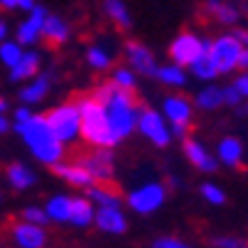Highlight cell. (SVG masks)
I'll return each mask as SVG.
<instances>
[{
	"label": "cell",
	"mask_w": 248,
	"mask_h": 248,
	"mask_svg": "<svg viewBox=\"0 0 248 248\" xmlns=\"http://www.w3.org/2000/svg\"><path fill=\"white\" fill-rule=\"evenodd\" d=\"M164 201H167V184L161 181H147L127 194V206L139 216L156 214Z\"/></svg>",
	"instance_id": "52a82bcc"
},
{
	"label": "cell",
	"mask_w": 248,
	"mask_h": 248,
	"mask_svg": "<svg viewBox=\"0 0 248 248\" xmlns=\"http://www.w3.org/2000/svg\"><path fill=\"white\" fill-rule=\"evenodd\" d=\"M52 90V75L50 72H37L32 79H28L23 87L17 92V99L20 105H28V107H35L40 105Z\"/></svg>",
	"instance_id": "2e32d148"
},
{
	"label": "cell",
	"mask_w": 248,
	"mask_h": 248,
	"mask_svg": "<svg viewBox=\"0 0 248 248\" xmlns=\"http://www.w3.org/2000/svg\"><path fill=\"white\" fill-rule=\"evenodd\" d=\"M5 179H8L13 191H28V189H32V186L37 184L35 169H30L28 164H23V161L8 164V167H5Z\"/></svg>",
	"instance_id": "ffe728a7"
},
{
	"label": "cell",
	"mask_w": 248,
	"mask_h": 248,
	"mask_svg": "<svg viewBox=\"0 0 248 248\" xmlns=\"http://www.w3.org/2000/svg\"><path fill=\"white\" fill-rule=\"evenodd\" d=\"M221 90H223V107H241L243 105V97L233 85H226Z\"/></svg>",
	"instance_id": "8d00e7d4"
},
{
	"label": "cell",
	"mask_w": 248,
	"mask_h": 248,
	"mask_svg": "<svg viewBox=\"0 0 248 248\" xmlns=\"http://www.w3.org/2000/svg\"><path fill=\"white\" fill-rule=\"evenodd\" d=\"M70 206H72V196L67 194H55L45 201V214L50 223H67L70 221Z\"/></svg>",
	"instance_id": "d4e9b609"
},
{
	"label": "cell",
	"mask_w": 248,
	"mask_h": 248,
	"mask_svg": "<svg viewBox=\"0 0 248 248\" xmlns=\"http://www.w3.org/2000/svg\"><path fill=\"white\" fill-rule=\"evenodd\" d=\"M87 199L97 209H122V201H124L112 184H99V181H94L87 189Z\"/></svg>",
	"instance_id": "44dd1931"
},
{
	"label": "cell",
	"mask_w": 248,
	"mask_h": 248,
	"mask_svg": "<svg viewBox=\"0 0 248 248\" xmlns=\"http://www.w3.org/2000/svg\"><path fill=\"white\" fill-rule=\"evenodd\" d=\"M10 129H13V122H10V117H5V112H0V137H5Z\"/></svg>",
	"instance_id": "60d3db41"
},
{
	"label": "cell",
	"mask_w": 248,
	"mask_h": 248,
	"mask_svg": "<svg viewBox=\"0 0 248 248\" xmlns=\"http://www.w3.org/2000/svg\"><path fill=\"white\" fill-rule=\"evenodd\" d=\"M161 114L167 119L171 137H186L194 119V102L184 94H167L161 99Z\"/></svg>",
	"instance_id": "5b68a950"
},
{
	"label": "cell",
	"mask_w": 248,
	"mask_h": 248,
	"mask_svg": "<svg viewBox=\"0 0 248 248\" xmlns=\"http://www.w3.org/2000/svg\"><path fill=\"white\" fill-rule=\"evenodd\" d=\"M77 109H79V139L92 149H114L119 141L112 134L105 107L92 94H87L77 99Z\"/></svg>",
	"instance_id": "3957f363"
},
{
	"label": "cell",
	"mask_w": 248,
	"mask_h": 248,
	"mask_svg": "<svg viewBox=\"0 0 248 248\" xmlns=\"http://www.w3.org/2000/svg\"><path fill=\"white\" fill-rule=\"evenodd\" d=\"M243 154H246V149H243V141H241L238 137H223V139H218V144H216V154H214V156L218 159V164H223V167L241 169Z\"/></svg>",
	"instance_id": "ac0fdd59"
},
{
	"label": "cell",
	"mask_w": 248,
	"mask_h": 248,
	"mask_svg": "<svg viewBox=\"0 0 248 248\" xmlns=\"http://www.w3.org/2000/svg\"><path fill=\"white\" fill-rule=\"evenodd\" d=\"M79 164L90 171V176L99 184H109L114 179V154L112 149H94L90 154L77 156Z\"/></svg>",
	"instance_id": "4fadbf2b"
},
{
	"label": "cell",
	"mask_w": 248,
	"mask_h": 248,
	"mask_svg": "<svg viewBox=\"0 0 248 248\" xmlns=\"http://www.w3.org/2000/svg\"><path fill=\"white\" fill-rule=\"evenodd\" d=\"M206 45H209L206 37H199L196 32H181L169 43V60L186 70L191 67V62H196V57L206 50Z\"/></svg>",
	"instance_id": "9c48e42d"
},
{
	"label": "cell",
	"mask_w": 248,
	"mask_h": 248,
	"mask_svg": "<svg viewBox=\"0 0 248 248\" xmlns=\"http://www.w3.org/2000/svg\"><path fill=\"white\" fill-rule=\"evenodd\" d=\"M94 211L97 206L87 199V196H72V206H70V221L75 229H90L94 223Z\"/></svg>",
	"instance_id": "603a6c76"
},
{
	"label": "cell",
	"mask_w": 248,
	"mask_h": 248,
	"mask_svg": "<svg viewBox=\"0 0 248 248\" xmlns=\"http://www.w3.org/2000/svg\"><path fill=\"white\" fill-rule=\"evenodd\" d=\"M23 52H25V47L17 43V40H3L0 43V65H5L8 70L10 67H15L17 65V60L23 57Z\"/></svg>",
	"instance_id": "4dcf8cb0"
},
{
	"label": "cell",
	"mask_w": 248,
	"mask_h": 248,
	"mask_svg": "<svg viewBox=\"0 0 248 248\" xmlns=\"http://www.w3.org/2000/svg\"><path fill=\"white\" fill-rule=\"evenodd\" d=\"M15 132L17 137L23 139V144L28 147V152L40 161V164H45V167H52V164L62 161L65 159V144H62L52 129H50V124L45 119V114H32L28 117L25 122H20L15 124Z\"/></svg>",
	"instance_id": "7a4b0ae2"
},
{
	"label": "cell",
	"mask_w": 248,
	"mask_h": 248,
	"mask_svg": "<svg viewBox=\"0 0 248 248\" xmlns=\"http://www.w3.org/2000/svg\"><path fill=\"white\" fill-rule=\"evenodd\" d=\"M102 10H105V15L109 17V23L114 28H119V30L132 28V13H129L124 0H105V3H102Z\"/></svg>",
	"instance_id": "484cf974"
},
{
	"label": "cell",
	"mask_w": 248,
	"mask_h": 248,
	"mask_svg": "<svg viewBox=\"0 0 248 248\" xmlns=\"http://www.w3.org/2000/svg\"><path fill=\"white\" fill-rule=\"evenodd\" d=\"M92 97L99 102L107 112L109 127L117 141H124L132 132H137V112H139V102L134 92L119 90L112 82H102L94 87Z\"/></svg>",
	"instance_id": "6da1fadb"
},
{
	"label": "cell",
	"mask_w": 248,
	"mask_h": 248,
	"mask_svg": "<svg viewBox=\"0 0 248 248\" xmlns=\"http://www.w3.org/2000/svg\"><path fill=\"white\" fill-rule=\"evenodd\" d=\"M20 221H28V223H35V226H45V229H47V223H50L45 209H43V206H35V203L25 206V209L20 211Z\"/></svg>",
	"instance_id": "836d02e7"
},
{
	"label": "cell",
	"mask_w": 248,
	"mask_h": 248,
	"mask_svg": "<svg viewBox=\"0 0 248 248\" xmlns=\"http://www.w3.org/2000/svg\"><path fill=\"white\" fill-rule=\"evenodd\" d=\"M231 35H233V37L238 40V43H241L243 47H248V30H246V28H236V30H233Z\"/></svg>",
	"instance_id": "b9f144b4"
},
{
	"label": "cell",
	"mask_w": 248,
	"mask_h": 248,
	"mask_svg": "<svg viewBox=\"0 0 248 248\" xmlns=\"http://www.w3.org/2000/svg\"><path fill=\"white\" fill-rule=\"evenodd\" d=\"M0 112H8V99L0 94Z\"/></svg>",
	"instance_id": "f6af8a7d"
},
{
	"label": "cell",
	"mask_w": 248,
	"mask_h": 248,
	"mask_svg": "<svg viewBox=\"0 0 248 248\" xmlns=\"http://www.w3.org/2000/svg\"><path fill=\"white\" fill-rule=\"evenodd\" d=\"M28 117H32V109L28 107V105H20L15 112H13V119H15V124H20V122H25Z\"/></svg>",
	"instance_id": "ab89813d"
},
{
	"label": "cell",
	"mask_w": 248,
	"mask_h": 248,
	"mask_svg": "<svg viewBox=\"0 0 248 248\" xmlns=\"http://www.w3.org/2000/svg\"><path fill=\"white\" fill-rule=\"evenodd\" d=\"M124 57H127V67L144 75V77H154L156 75V67L159 62L154 57V50L149 45L139 43V40H129L127 45H124Z\"/></svg>",
	"instance_id": "7c38bea8"
},
{
	"label": "cell",
	"mask_w": 248,
	"mask_h": 248,
	"mask_svg": "<svg viewBox=\"0 0 248 248\" xmlns=\"http://www.w3.org/2000/svg\"><path fill=\"white\" fill-rule=\"evenodd\" d=\"M241 50L243 45L238 43V40L231 35V32H226V35H218L211 40V45H209V55L214 60V65L218 70V75H229L238 67V57H241Z\"/></svg>",
	"instance_id": "ba28073f"
},
{
	"label": "cell",
	"mask_w": 248,
	"mask_h": 248,
	"mask_svg": "<svg viewBox=\"0 0 248 248\" xmlns=\"http://www.w3.org/2000/svg\"><path fill=\"white\" fill-rule=\"evenodd\" d=\"M154 79H159L164 87H174V90L186 87V82H189V77H186V70L179 67V65H174V62H169V65H159Z\"/></svg>",
	"instance_id": "83f0119b"
},
{
	"label": "cell",
	"mask_w": 248,
	"mask_h": 248,
	"mask_svg": "<svg viewBox=\"0 0 248 248\" xmlns=\"http://www.w3.org/2000/svg\"><path fill=\"white\" fill-rule=\"evenodd\" d=\"M52 174L60 176L62 181H65L67 186H72V189H90V186L94 184V179L90 176V171L79 164V159H72V161H57L52 164Z\"/></svg>",
	"instance_id": "5bb4252c"
},
{
	"label": "cell",
	"mask_w": 248,
	"mask_h": 248,
	"mask_svg": "<svg viewBox=\"0 0 248 248\" xmlns=\"http://www.w3.org/2000/svg\"><path fill=\"white\" fill-rule=\"evenodd\" d=\"M191 102H194V109L216 112L218 107H223V90L218 85H206L203 90H199V94Z\"/></svg>",
	"instance_id": "4316f807"
},
{
	"label": "cell",
	"mask_w": 248,
	"mask_h": 248,
	"mask_svg": "<svg viewBox=\"0 0 248 248\" xmlns=\"http://www.w3.org/2000/svg\"><path fill=\"white\" fill-rule=\"evenodd\" d=\"M47 124L52 134L65 144H75L79 139V109H77V99H70V102H60L55 105L47 114H45Z\"/></svg>",
	"instance_id": "277c9868"
},
{
	"label": "cell",
	"mask_w": 248,
	"mask_h": 248,
	"mask_svg": "<svg viewBox=\"0 0 248 248\" xmlns=\"http://www.w3.org/2000/svg\"><path fill=\"white\" fill-rule=\"evenodd\" d=\"M85 60H87V65H90L92 70H97V72L109 70V67H112V62H114L112 50H109L107 45H99V43H94V45H90V47H87Z\"/></svg>",
	"instance_id": "f1b7e54d"
},
{
	"label": "cell",
	"mask_w": 248,
	"mask_h": 248,
	"mask_svg": "<svg viewBox=\"0 0 248 248\" xmlns=\"http://www.w3.org/2000/svg\"><path fill=\"white\" fill-rule=\"evenodd\" d=\"M203 10L209 13L216 23H221V25H226V28H233V25L238 23V17H241L238 5L226 3V0H206Z\"/></svg>",
	"instance_id": "cb8c5ba5"
},
{
	"label": "cell",
	"mask_w": 248,
	"mask_h": 248,
	"mask_svg": "<svg viewBox=\"0 0 248 248\" xmlns=\"http://www.w3.org/2000/svg\"><path fill=\"white\" fill-rule=\"evenodd\" d=\"M246 112H248V99H246Z\"/></svg>",
	"instance_id": "bcb514c9"
},
{
	"label": "cell",
	"mask_w": 248,
	"mask_h": 248,
	"mask_svg": "<svg viewBox=\"0 0 248 248\" xmlns=\"http://www.w3.org/2000/svg\"><path fill=\"white\" fill-rule=\"evenodd\" d=\"M199 191H201V199H203L206 203H211V206H223V203H226V191L221 189L218 184H214V181L201 184Z\"/></svg>",
	"instance_id": "d6a6232c"
},
{
	"label": "cell",
	"mask_w": 248,
	"mask_h": 248,
	"mask_svg": "<svg viewBox=\"0 0 248 248\" xmlns=\"http://www.w3.org/2000/svg\"><path fill=\"white\" fill-rule=\"evenodd\" d=\"M72 35V28L65 17H60V15H50L45 17V23H43V40L50 45V47H60V45H65L67 40Z\"/></svg>",
	"instance_id": "d6986e66"
},
{
	"label": "cell",
	"mask_w": 248,
	"mask_h": 248,
	"mask_svg": "<svg viewBox=\"0 0 248 248\" xmlns=\"http://www.w3.org/2000/svg\"><path fill=\"white\" fill-rule=\"evenodd\" d=\"M40 67H43V57H40V52L25 50L23 57L17 60V65L10 67L8 77H10V82H28V79H32L40 72Z\"/></svg>",
	"instance_id": "7402d4cb"
},
{
	"label": "cell",
	"mask_w": 248,
	"mask_h": 248,
	"mask_svg": "<svg viewBox=\"0 0 248 248\" xmlns=\"http://www.w3.org/2000/svg\"><path fill=\"white\" fill-rule=\"evenodd\" d=\"M102 233L107 236H124L129 231V221H127V214L122 209H97L94 211V223Z\"/></svg>",
	"instance_id": "e0dca14e"
},
{
	"label": "cell",
	"mask_w": 248,
	"mask_h": 248,
	"mask_svg": "<svg viewBox=\"0 0 248 248\" xmlns=\"http://www.w3.org/2000/svg\"><path fill=\"white\" fill-rule=\"evenodd\" d=\"M112 85L114 87H119V90H127V92H134V87H137V72L134 70H129V67H117L114 72H112Z\"/></svg>",
	"instance_id": "1f68e13d"
},
{
	"label": "cell",
	"mask_w": 248,
	"mask_h": 248,
	"mask_svg": "<svg viewBox=\"0 0 248 248\" xmlns=\"http://www.w3.org/2000/svg\"><path fill=\"white\" fill-rule=\"evenodd\" d=\"M236 70H243V72L248 70V47H243V50H241V57H238V67H236Z\"/></svg>",
	"instance_id": "ee69618b"
},
{
	"label": "cell",
	"mask_w": 248,
	"mask_h": 248,
	"mask_svg": "<svg viewBox=\"0 0 248 248\" xmlns=\"http://www.w3.org/2000/svg\"><path fill=\"white\" fill-rule=\"evenodd\" d=\"M35 0H0V8L3 10H32Z\"/></svg>",
	"instance_id": "74e56055"
},
{
	"label": "cell",
	"mask_w": 248,
	"mask_h": 248,
	"mask_svg": "<svg viewBox=\"0 0 248 248\" xmlns=\"http://www.w3.org/2000/svg\"><path fill=\"white\" fill-rule=\"evenodd\" d=\"M137 132L147 141H152L156 149H167L171 144V139H174L164 114L159 109H152V107H139V112H137Z\"/></svg>",
	"instance_id": "8992f818"
},
{
	"label": "cell",
	"mask_w": 248,
	"mask_h": 248,
	"mask_svg": "<svg viewBox=\"0 0 248 248\" xmlns=\"http://www.w3.org/2000/svg\"><path fill=\"white\" fill-rule=\"evenodd\" d=\"M45 17H47V8L43 5H32V10H28V15L17 23L15 28V40L23 47H32L37 45L40 40H43V23H45Z\"/></svg>",
	"instance_id": "30bf717a"
},
{
	"label": "cell",
	"mask_w": 248,
	"mask_h": 248,
	"mask_svg": "<svg viewBox=\"0 0 248 248\" xmlns=\"http://www.w3.org/2000/svg\"><path fill=\"white\" fill-rule=\"evenodd\" d=\"M10 243L15 248H47V229L45 226H35L28 221H13L10 223Z\"/></svg>",
	"instance_id": "8fae6325"
},
{
	"label": "cell",
	"mask_w": 248,
	"mask_h": 248,
	"mask_svg": "<svg viewBox=\"0 0 248 248\" xmlns=\"http://www.w3.org/2000/svg\"><path fill=\"white\" fill-rule=\"evenodd\" d=\"M152 248H194V246L179 236H159V238H154Z\"/></svg>",
	"instance_id": "d590c367"
},
{
	"label": "cell",
	"mask_w": 248,
	"mask_h": 248,
	"mask_svg": "<svg viewBox=\"0 0 248 248\" xmlns=\"http://www.w3.org/2000/svg\"><path fill=\"white\" fill-rule=\"evenodd\" d=\"M181 149H184L186 161H189L194 169H199V171H203V174H214V171L218 169V159H216L209 149H206L203 141H199V139H184Z\"/></svg>",
	"instance_id": "9a60e30c"
},
{
	"label": "cell",
	"mask_w": 248,
	"mask_h": 248,
	"mask_svg": "<svg viewBox=\"0 0 248 248\" xmlns=\"http://www.w3.org/2000/svg\"><path fill=\"white\" fill-rule=\"evenodd\" d=\"M8 37H10V25H8V20L0 17V43H3V40H8Z\"/></svg>",
	"instance_id": "7bdbcfd3"
},
{
	"label": "cell",
	"mask_w": 248,
	"mask_h": 248,
	"mask_svg": "<svg viewBox=\"0 0 248 248\" xmlns=\"http://www.w3.org/2000/svg\"><path fill=\"white\" fill-rule=\"evenodd\" d=\"M231 85L241 92V97H243V99H248V70H246V72H241V75L231 82Z\"/></svg>",
	"instance_id": "f35d334b"
},
{
	"label": "cell",
	"mask_w": 248,
	"mask_h": 248,
	"mask_svg": "<svg viewBox=\"0 0 248 248\" xmlns=\"http://www.w3.org/2000/svg\"><path fill=\"white\" fill-rule=\"evenodd\" d=\"M209 45H211V40H209ZM209 45H206V50L196 57V62H191V75L196 77V79H203V82H211V79H216L218 77V70H216V65H214V60H211V55H209Z\"/></svg>",
	"instance_id": "f546056e"
},
{
	"label": "cell",
	"mask_w": 248,
	"mask_h": 248,
	"mask_svg": "<svg viewBox=\"0 0 248 248\" xmlns=\"http://www.w3.org/2000/svg\"><path fill=\"white\" fill-rule=\"evenodd\" d=\"M211 248H248V238L243 236H231V233H221L211 236Z\"/></svg>",
	"instance_id": "e575fe53"
},
{
	"label": "cell",
	"mask_w": 248,
	"mask_h": 248,
	"mask_svg": "<svg viewBox=\"0 0 248 248\" xmlns=\"http://www.w3.org/2000/svg\"><path fill=\"white\" fill-rule=\"evenodd\" d=\"M0 203H3V194H0Z\"/></svg>",
	"instance_id": "7dc6e473"
}]
</instances>
